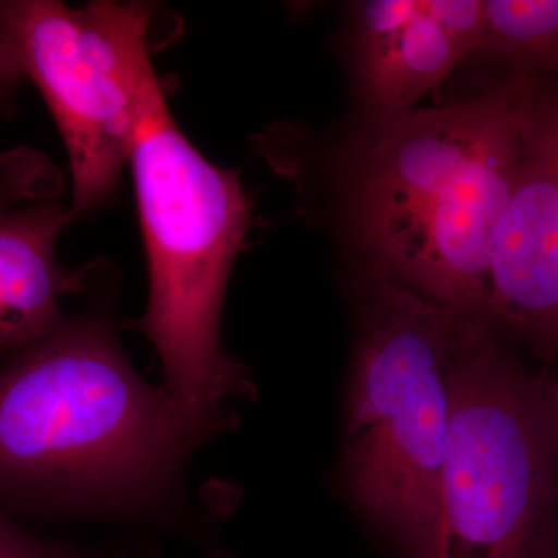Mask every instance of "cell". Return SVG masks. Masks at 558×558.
I'll list each match as a JSON object with an SVG mask.
<instances>
[{
	"mask_svg": "<svg viewBox=\"0 0 558 558\" xmlns=\"http://www.w3.org/2000/svg\"><path fill=\"white\" fill-rule=\"evenodd\" d=\"M208 439L132 366L110 293L0 357V501L13 508L149 515Z\"/></svg>",
	"mask_w": 558,
	"mask_h": 558,
	"instance_id": "6da1fadb",
	"label": "cell"
},
{
	"mask_svg": "<svg viewBox=\"0 0 558 558\" xmlns=\"http://www.w3.org/2000/svg\"><path fill=\"white\" fill-rule=\"evenodd\" d=\"M535 95L534 80L520 73L473 100L416 109L366 134L349 157L341 205L371 269L432 303L490 319L492 248Z\"/></svg>",
	"mask_w": 558,
	"mask_h": 558,
	"instance_id": "7a4b0ae2",
	"label": "cell"
},
{
	"mask_svg": "<svg viewBox=\"0 0 558 558\" xmlns=\"http://www.w3.org/2000/svg\"><path fill=\"white\" fill-rule=\"evenodd\" d=\"M149 22L146 3H121L134 108L130 165L149 279L148 306L131 326L156 348L172 405L213 438L236 422L227 400L256 398L247 369L220 339L227 284L252 205L238 172L205 159L180 130L150 58Z\"/></svg>",
	"mask_w": 558,
	"mask_h": 558,
	"instance_id": "3957f363",
	"label": "cell"
},
{
	"mask_svg": "<svg viewBox=\"0 0 558 558\" xmlns=\"http://www.w3.org/2000/svg\"><path fill=\"white\" fill-rule=\"evenodd\" d=\"M340 480L409 558H425L439 512L451 418L450 365L465 312L376 269L360 282Z\"/></svg>",
	"mask_w": 558,
	"mask_h": 558,
	"instance_id": "277c9868",
	"label": "cell"
},
{
	"mask_svg": "<svg viewBox=\"0 0 558 558\" xmlns=\"http://www.w3.org/2000/svg\"><path fill=\"white\" fill-rule=\"evenodd\" d=\"M462 315L439 512L425 558H558V395Z\"/></svg>",
	"mask_w": 558,
	"mask_h": 558,
	"instance_id": "5b68a950",
	"label": "cell"
},
{
	"mask_svg": "<svg viewBox=\"0 0 558 558\" xmlns=\"http://www.w3.org/2000/svg\"><path fill=\"white\" fill-rule=\"evenodd\" d=\"M16 20L24 80L43 94L68 149L73 211L94 215L116 201L134 137L120 2L16 0Z\"/></svg>",
	"mask_w": 558,
	"mask_h": 558,
	"instance_id": "8992f818",
	"label": "cell"
},
{
	"mask_svg": "<svg viewBox=\"0 0 558 558\" xmlns=\"http://www.w3.org/2000/svg\"><path fill=\"white\" fill-rule=\"evenodd\" d=\"M488 317L558 357V78L535 95L526 149L490 259Z\"/></svg>",
	"mask_w": 558,
	"mask_h": 558,
	"instance_id": "52a82bcc",
	"label": "cell"
},
{
	"mask_svg": "<svg viewBox=\"0 0 558 558\" xmlns=\"http://www.w3.org/2000/svg\"><path fill=\"white\" fill-rule=\"evenodd\" d=\"M483 0L352 3L348 53L368 132L398 123L478 47Z\"/></svg>",
	"mask_w": 558,
	"mask_h": 558,
	"instance_id": "ba28073f",
	"label": "cell"
},
{
	"mask_svg": "<svg viewBox=\"0 0 558 558\" xmlns=\"http://www.w3.org/2000/svg\"><path fill=\"white\" fill-rule=\"evenodd\" d=\"M64 178L36 154L16 185L0 197V357L24 348L64 317L62 301L86 289L94 266L72 271L57 260V242L75 216L62 201Z\"/></svg>",
	"mask_w": 558,
	"mask_h": 558,
	"instance_id": "9c48e42d",
	"label": "cell"
},
{
	"mask_svg": "<svg viewBox=\"0 0 558 558\" xmlns=\"http://www.w3.org/2000/svg\"><path fill=\"white\" fill-rule=\"evenodd\" d=\"M476 51L523 70L557 68L558 0H483Z\"/></svg>",
	"mask_w": 558,
	"mask_h": 558,
	"instance_id": "30bf717a",
	"label": "cell"
},
{
	"mask_svg": "<svg viewBox=\"0 0 558 558\" xmlns=\"http://www.w3.org/2000/svg\"><path fill=\"white\" fill-rule=\"evenodd\" d=\"M22 81L16 0H0V119L10 116L14 90Z\"/></svg>",
	"mask_w": 558,
	"mask_h": 558,
	"instance_id": "8fae6325",
	"label": "cell"
},
{
	"mask_svg": "<svg viewBox=\"0 0 558 558\" xmlns=\"http://www.w3.org/2000/svg\"><path fill=\"white\" fill-rule=\"evenodd\" d=\"M0 558H89L65 543L36 537L0 512Z\"/></svg>",
	"mask_w": 558,
	"mask_h": 558,
	"instance_id": "7c38bea8",
	"label": "cell"
},
{
	"mask_svg": "<svg viewBox=\"0 0 558 558\" xmlns=\"http://www.w3.org/2000/svg\"><path fill=\"white\" fill-rule=\"evenodd\" d=\"M32 161L31 148H14L0 157V197L9 193Z\"/></svg>",
	"mask_w": 558,
	"mask_h": 558,
	"instance_id": "4fadbf2b",
	"label": "cell"
},
{
	"mask_svg": "<svg viewBox=\"0 0 558 558\" xmlns=\"http://www.w3.org/2000/svg\"><path fill=\"white\" fill-rule=\"evenodd\" d=\"M554 384H556L557 395H558V377H557V379H554Z\"/></svg>",
	"mask_w": 558,
	"mask_h": 558,
	"instance_id": "5bb4252c",
	"label": "cell"
}]
</instances>
